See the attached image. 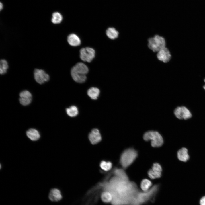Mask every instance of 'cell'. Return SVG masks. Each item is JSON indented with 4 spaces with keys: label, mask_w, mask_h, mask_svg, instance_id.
<instances>
[{
    "label": "cell",
    "mask_w": 205,
    "mask_h": 205,
    "mask_svg": "<svg viewBox=\"0 0 205 205\" xmlns=\"http://www.w3.org/2000/svg\"><path fill=\"white\" fill-rule=\"evenodd\" d=\"M108 184L112 192L117 194L115 205H140L138 198L140 191L134 182L114 176Z\"/></svg>",
    "instance_id": "obj_1"
},
{
    "label": "cell",
    "mask_w": 205,
    "mask_h": 205,
    "mask_svg": "<svg viewBox=\"0 0 205 205\" xmlns=\"http://www.w3.org/2000/svg\"><path fill=\"white\" fill-rule=\"evenodd\" d=\"M88 71V68L87 65L82 62H79L72 67L71 69V74L75 81L82 83L86 81V75Z\"/></svg>",
    "instance_id": "obj_2"
},
{
    "label": "cell",
    "mask_w": 205,
    "mask_h": 205,
    "mask_svg": "<svg viewBox=\"0 0 205 205\" xmlns=\"http://www.w3.org/2000/svg\"><path fill=\"white\" fill-rule=\"evenodd\" d=\"M138 155L137 151L133 148L125 149L121 153L119 163L122 168L126 169L130 166L136 159Z\"/></svg>",
    "instance_id": "obj_3"
},
{
    "label": "cell",
    "mask_w": 205,
    "mask_h": 205,
    "mask_svg": "<svg viewBox=\"0 0 205 205\" xmlns=\"http://www.w3.org/2000/svg\"><path fill=\"white\" fill-rule=\"evenodd\" d=\"M146 141H151V145L153 147H159L161 146L164 143L163 138L158 131L149 130L145 132L143 136Z\"/></svg>",
    "instance_id": "obj_4"
},
{
    "label": "cell",
    "mask_w": 205,
    "mask_h": 205,
    "mask_svg": "<svg viewBox=\"0 0 205 205\" xmlns=\"http://www.w3.org/2000/svg\"><path fill=\"white\" fill-rule=\"evenodd\" d=\"M148 47L154 52H157L166 47V43L164 37L156 34L148 39Z\"/></svg>",
    "instance_id": "obj_5"
},
{
    "label": "cell",
    "mask_w": 205,
    "mask_h": 205,
    "mask_svg": "<svg viewBox=\"0 0 205 205\" xmlns=\"http://www.w3.org/2000/svg\"><path fill=\"white\" fill-rule=\"evenodd\" d=\"M95 50L91 48H83L80 50V57L83 61L90 63L95 58Z\"/></svg>",
    "instance_id": "obj_6"
},
{
    "label": "cell",
    "mask_w": 205,
    "mask_h": 205,
    "mask_svg": "<svg viewBox=\"0 0 205 205\" xmlns=\"http://www.w3.org/2000/svg\"><path fill=\"white\" fill-rule=\"evenodd\" d=\"M174 113L176 117L180 119L187 120L192 116L190 111L184 106L177 107L175 109Z\"/></svg>",
    "instance_id": "obj_7"
},
{
    "label": "cell",
    "mask_w": 205,
    "mask_h": 205,
    "mask_svg": "<svg viewBox=\"0 0 205 205\" xmlns=\"http://www.w3.org/2000/svg\"><path fill=\"white\" fill-rule=\"evenodd\" d=\"M34 73L35 81L40 84H42L49 80V75L43 70L36 69L34 70Z\"/></svg>",
    "instance_id": "obj_8"
},
{
    "label": "cell",
    "mask_w": 205,
    "mask_h": 205,
    "mask_svg": "<svg viewBox=\"0 0 205 205\" xmlns=\"http://www.w3.org/2000/svg\"><path fill=\"white\" fill-rule=\"evenodd\" d=\"M88 138L91 143L96 144L101 141L102 138L99 130L97 128H94L89 133Z\"/></svg>",
    "instance_id": "obj_9"
},
{
    "label": "cell",
    "mask_w": 205,
    "mask_h": 205,
    "mask_svg": "<svg viewBox=\"0 0 205 205\" xmlns=\"http://www.w3.org/2000/svg\"><path fill=\"white\" fill-rule=\"evenodd\" d=\"M156 56L159 60L165 63L168 62L171 58L170 52L166 47L157 52Z\"/></svg>",
    "instance_id": "obj_10"
},
{
    "label": "cell",
    "mask_w": 205,
    "mask_h": 205,
    "mask_svg": "<svg viewBox=\"0 0 205 205\" xmlns=\"http://www.w3.org/2000/svg\"><path fill=\"white\" fill-rule=\"evenodd\" d=\"M19 102L23 106L28 105L32 101V95L28 91L24 90L21 91L19 94Z\"/></svg>",
    "instance_id": "obj_11"
},
{
    "label": "cell",
    "mask_w": 205,
    "mask_h": 205,
    "mask_svg": "<svg viewBox=\"0 0 205 205\" xmlns=\"http://www.w3.org/2000/svg\"><path fill=\"white\" fill-rule=\"evenodd\" d=\"M48 198L52 201L57 202L62 199V196L59 190L54 188L50 190Z\"/></svg>",
    "instance_id": "obj_12"
},
{
    "label": "cell",
    "mask_w": 205,
    "mask_h": 205,
    "mask_svg": "<svg viewBox=\"0 0 205 205\" xmlns=\"http://www.w3.org/2000/svg\"><path fill=\"white\" fill-rule=\"evenodd\" d=\"M67 41L70 45L73 46H77L81 44V40L79 37L73 33L70 34L68 36Z\"/></svg>",
    "instance_id": "obj_13"
},
{
    "label": "cell",
    "mask_w": 205,
    "mask_h": 205,
    "mask_svg": "<svg viewBox=\"0 0 205 205\" xmlns=\"http://www.w3.org/2000/svg\"><path fill=\"white\" fill-rule=\"evenodd\" d=\"M26 135L30 140L33 141L38 140L40 136L39 132L34 128L28 130L26 132Z\"/></svg>",
    "instance_id": "obj_14"
},
{
    "label": "cell",
    "mask_w": 205,
    "mask_h": 205,
    "mask_svg": "<svg viewBox=\"0 0 205 205\" xmlns=\"http://www.w3.org/2000/svg\"><path fill=\"white\" fill-rule=\"evenodd\" d=\"M178 158L181 161L185 162L188 160L189 157L188 154V151L185 148H182L177 152Z\"/></svg>",
    "instance_id": "obj_15"
},
{
    "label": "cell",
    "mask_w": 205,
    "mask_h": 205,
    "mask_svg": "<svg viewBox=\"0 0 205 205\" xmlns=\"http://www.w3.org/2000/svg\"><path fill=\"white\" fill-rule=\"evenodd\" d=\"M124 170L125 169L122 168H116L113 170V173L114 176L126 180H129L128 176Z\"/></svg>",
    "instance_id": "obj_16"
},
{
    "label": "cell",
    "mask_w": 205,
    "mask_h": 205,
    "mask_svg": "<svg viewBox=\"0 0 205 205\" xmlns=\"http://www.w3.org/2000/svg\"><path fill=\"white\" fill-rule=\"evenodd\" d=\"M100 93L99 89L96 87H91L87 91L88 96L93 100L97 99Z\"/></svg>",
    "instance_id": "obj_17"
},
{
    "label": "cell",
    "mask_w": 205,
    "mask_h": 205,
    "mask_svg": "<svg viewBox=\"0 0 205 205\" xmlns=\"http://www.w3.org/2000/svg\"><path fill=\"white\" fill-rule=\"evenodd\" d=\"M106 34L109 38L114 40L118 37L119 32L114 27H109L106 30Z\"/></svg>",
    "instance_id": "obj_18"
},
{
    "label": "cell",
    "mask_w": 205,
    "mask_h": 205,
    "mask_svg": "<svg viewBox=\"0 0 205 205\" xmlns=\"http://www.w3.org/2000/svg\"><path fill=\"white\" fill-rule=\"evenodd\" d=\"M152 183L150 180L145 179H143L140 183V188L142 191H145L148 190L152 187Z\"/></svg>",
    "instance_id": "obj_19"
},
{
    "label": "cell",
    "mask_w": 205,
    "mask_h": 205,
    "mask_svg": "<svg viewBox=\"0 0 205 205\" xmlns=\"http://www.w3.org/2000/svg\"><path fill=\"white\" fill-rule=\"evenodd\" d=\"M63 19V16L60 13L55 12L52 14L51 21L54 24H58L62 22Z\"/></svg>",
    "instance_id": "obj_20"
},
{
    "label": "cell",
    "mask_w": 205,
    "mask_h": 205,
    "mask_svg": "<svg viewBox=\"0 0 205 205\" xmlns=\"http://www.w3.org/2000/svg\"><path fill=\"white\" fill-rule=\"evenodd\" d=\"M99 166L103 170L107 171L112 168V163L109 161L102 160L100 162Z\"/></svg>",
    "instance_id": "obj_21"
},
{
    "label": "cell",
    "mask_w": 205,
    "mask_h": 205,
    "mask_svg": "<svg viewBox=\"0 0 205 205\" xmlns=\"http://www.w3.org/2000/svg\"><path fill=\"white\" fill-rule=\"evenodd\" d=\"M102 201L105 203H109L112 201L113 197L111 193L109 191H106L103 192L101 195Z\"/></svg>",
    "instance_id": "obj_22"
},
{
    "label": "cell",
    "mask_w": 205,
    "mask_h": 205,
    "mask_svg": "<svg viewBox=\"0 0 205 205\" xmlns=\"http://www.w3.org/2000/svg\"><path fill=\"white\" fill-rule=\"evenodd\" d=\"M67 114L71 117L76 116L78 114V110L77 107L75 106H72L67 108L66 109Z\"/></svg>",
    "instance_id": "obj_23"
},
{
    "label": "cell",
    "mask_w": 205,
    "mask_h": 205,
    "mask_svg": "<svg viewBox=\"0 0 205 205\" xmlns=\"http://www.w3.org/2000/svg\"><path fill=\"white\" fill-rule=\"evenodd\" d=\"M8 68L7 62L4 59L1 60L0 62V73L1 74H4L6 73Z\"/></svg>",
    "instance_id": "obj_24"
},
{
    "label": "cell",
    "mask_w": 205,
    "mask_h": 205,
    "mask_svg": "<svg viewBox=\"0 0 205 205\" xmlns=\"http://www.w3.org/2000/svg\"><path fill=\"white\" fill-rule=\"evenodd\" d=\"M147 174L149 177L152 179L160 178L162 176V173L153 171L151 169L148 171Z\"/></svg>",
    "instance_id": "obj_25"
},
{
    "label": "cell",
    "mask_w": 205,
    "mask_h": 205,
    "mask_svg": "<svg viewBox=\"0 0 205 205\" xmlns=\"http://www.w3.org/2000/svg\"><path fill=\"white\" fill-rule=\"evenodd\" d=\"M151 169L154 171L159 173H162V171L161 165L158 163H154Z\"/></svg>",
    "instance_id": "obj_26"
},
{
    "label": "cell",
    "mask_w": 205,
    "mask_h": 205,
    "mask_svg": "<svg viewBox=\"0 0 205 205\" xmlns=\"http://www.w3.org/2000/svg\"><path fill=\"white\" fill-rule=\"evenodd\" d=\"M200 205H205V196L200 199Z\"/></svg>",
    "instance_id": "obj_27"
},
{
    "label": "cell",
    "mask_w": 205,
    "mask_h": 205,
    "mask_svg": "<svg viewBox=\"0 0 205 205\" xmlns=\"http://www.w3.org/2000/svg\"><path fill=\"white\" fill-rule=\"evenodd\" d=\"M3 4L1 2H0V10L1 11L3 8Z\"/></svg>",
    "instance_id": "obj_28"
},
{
    "label": "cell",
    "mask_w": 205,
    "mask_h": 205,
    "mask_svg": "<svg viewBox=\"0 0 205 205\" xmlns=\"http://www.w3.org/2000/svg\"><path fill=\"white\" fill-rule=\"evenodd\" d=\"M204 82H205V79L204 80ZM203 88H204V89L205 90V85L204 86H203Z\"/></svg>",
    "instance_id": "obj_29"
}]
</instances>
